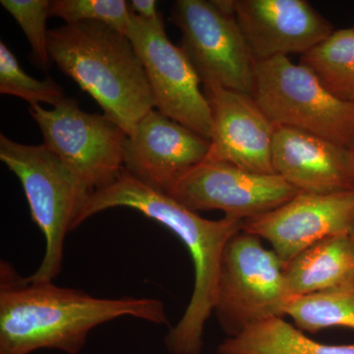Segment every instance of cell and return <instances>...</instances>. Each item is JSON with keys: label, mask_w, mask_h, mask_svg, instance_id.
Here are the masks:
<instances>
[{"label": "cell", "mask_w": 354, "mask_h": 354, "mask_svg": "<svg viewBox=\"0 0 354 354\" xmlns=\"http://www.w3.org/2000/svg\"><path fill=\"white\" fill-rule=\"evenodd\" d=\"M118 207L135 209L169 228L189 252L194 266L193 293L183 318L165 342L171 354L201 353L205 325L214 312L221 254L227 241L243 230L244 221L227 216L207 220L123 169L111 185L90 195L77 227L95 214Z\"/></svg>", "instance_id": "2"}, {"label": "cell", "mask_w": 354, "mask_h": 354, "mask_svg": "<svg viewBox=\"0 0 354 354\" xmlns=\"http://www.w3.org/2000/svg\"><path fill=\"white\" fill-rule=\"evenodd\" d=\"M292 297L285 263L263 246L259 236L242 230L227 241L218 268L214 312L230 337L257 324L283 318Z\"/></svg>", "instance_id": "5"}, {"label": "cell", "mask_w": 354, "mask_h": 354, "mask_svg": "<svg viewBox=\"0 0 354 354\" xmlns=\"http://www.w3.org/2000/svg\"><path fill=\"white\" fill-rule=\"evenodd\" d=\"M211 143L153 109L128 138L124 169L141 183L167 193L206 160Z\"/></svg>", "instance_id": "13"}, {"label": "cell", "mask_w": 354, "mask_h": 354, "mask_svg": "<svg viewBox=\"0 0 354 354\" xmlns=\"http://www.w3.org/2000/svg\"><path fill=\"white\" fill-rule=\"evenodd\" d=\"M128 3L132 13L141 19L157 21L162 18V14L158 11L156 0H131Z\"/></svg>", "instance_id": "23"}, {"label": "cell", "mask_w": 354, "mask_h": 354, "mask_svg": "<svg viewBox=\"0 0 354 354\" xmlns=\"http://www.w3.org/2000/svg\"><path fill=\"white\" fill-rule=\"evenodd\" d=\"M0 93L20 97L30 106L44 102L55 106L65 99L64 90L50 77L39 81L28 75L3 41L0 43Z\"/></svg>", "instance_id": "20"}, {"label": "cell", "mask_w": 354, "mask_h": 354, "mask_svg": "<svg viewBox=\"0 0 354 354\" xmlns=\"http://www.w3.org/2000/svg\"><path fill=\"white\" fill-rule=\"evenodd\" d=\"M353 29H354V26H353Z\"/></svg>", "instance_id": "26"}, {"label": "cell", "mask_w": 354, "mask_h": 354, "mask_svg": "<svg viewBox=\"0 0 354 354\" xmlns=\"http://www.w3.org/2000/svg\"><path fill=\"white\" fill-rule=\"evenodd\" d=\"M127 36L145 69L156 109L209 141L213 120L208 99L189 58L167 38L164 19L146 21L132 13Z\"/></svg>", "instance_id": "9"}, {"label": "cell", "mask_w": 354, "mask_h": 354, "mask_svg": "<svg viewBox=\"0 0 354 354\" xmlns=\"http://www.w3.org/2000/svg\"><path fill=\"white\" fill-rule=\"evenodd\" d=\"M29 113L55 153L93 194L108 187L124 169L128 135L106 115L83 111L65 97L53 109L30 106Z\"/></svg>", "instance_id": "7"}, {"label": "cell", "mask_w": 354, "mask_h": 354, "mask_svg": "<svg viewBox=\"0 0 354 354\" xmlns=\"http://www.w3.org/2000/svg\"><path fill=\"white\" fill-rule=\"evenodd\" d=\"M253 97L274 127L293 128L351 149L354 104L342 101L308 67L279 57L255 62Z\"/></svg>", "instance_id": "6"}, {"label": "cell", "mask_w": 354, "mask_h": 354, "mask_svg": "<svg viewBox=\"0 0 354 354\" xmlns=\"http://www.w3.org/2000/svg\"><path fill=\"white\" fill-rule=\"evenodd\" d=\"M349 236H351V241H353L354 244V225L353 227H351V232H349Z\"/></svg>", "instance_id": "24"}, {"label": "cell", "mask_w": 354, "mask_h": 354, "mask_svg": "<svg viewBox=\"0 0 354 354\" xmlns=\"http://www.w3.org/2000/svg\"><path fill=\"white\" fill-rule=\"evenodd\" d=\"M234 16L255 62L302 57L335 31L306 0H234Z\"/></svg>", "instance_id": "12"}, {"label": "cell", "mask_w": 354, "mask_h": 354, "mask_svg": "<svg viewBox=\"0 0 354 354\" xmlns=\"http://www.w3.org/2000/svg\"><path fill=\"white\" fill-rule=\"evenodd\" d=\"M0 3L24 32L37 64L48 69L50 58L46 19L50 17V0H1Z\"/></svg>", "instance_id": "22"}, {"label": "cell", "mask_w": 354, "mask_h": 354, "mask_svg": "<svg viewBox=\"0 0 354 354\" xmlns=\"http://www.w3.org/2000/svg\"><path fill=\"white\" fill-rule=\"evenodd\" d=\"M293 297L332 290L354 279V244L349 234L317 242L285 264Z\"/></svg>", "instance_id": "16"}, {"label": "cell", "mask_w": 354, "mask_h": 354, "mask_svg": "<svg viewBox=\"0 0 354 354\" xmlns=\"http://www.w3.org/2000/svg\"><path fill=\"white\" fill-rule=\"evenodd\" d=\"M353 225L354 189L298 193L279 208L244 221L243 230L269 242L286 264L317 242L349 234Z\"/></svg>", "instance_id": "11"}, {"label": "cell", "mask_w": 354, "mask_h": 354, "mask_svg": "<svg viewBox=\"0 0 354 354\" xmlns=\"http://www.w3.org/2000/svg\"><path fill=\"white\" fill-rule=\"evenodd\" d=\"M218 353L354 354V344H322L310 339L283 318H274L225 339L218 346Z\"/></svg>", "instance_id": "17"}, {"label": "cell", "mask_w": 354, "mask_h": 354, "mask_svg": "<svg viewBox=\"0 0 354 354\" xmlns=\"http://www.w3.org/2000/svg\"><path fill=\"white\" fill-rule=\"evenodd\" d=\"M351 153H353V160H354V144L353 147L351 148Z\"/></svg>", "instance_id": "25"}, {"label": "cell", "mask_w": 354, "mask_h": 354, "mask_svg": "<svg viewBox=\"0 0 354 354\" xmlns=\"http://www.w3.org/2000/svg\"><path fill=\"white\" fill-rule=\"evenodd\" d=\"M50 16L62 18L66 24L102 23L125 36L132 23V12L125 0H53Z\"/></svg>", "instance_id": "21"}, {"label": "cell", "mask_w": 354, "mask_h": 354, "mask_svg": "<svg viewBox=\"0 0 354 354\" xmlns=\"http://www.w3.org/2000/svg\"><path fill=\"white\" fill-rule=\"evenodd\" d=\"M300 191L278 174L244 171L223 160L206 158L167 192L191 211H221L246 221L286 204Z\"/></svg>", "instance_id": "10"}, {"label": "cell", "mask_w": 354, "mask_h": 354, "mask_svg": "<svg viewBox=\"0 0 354 354\" xmlns=\"http://www.w3.org/2000/svg\"><path fill=\"white\" fill-rule=\"evenodd\" d=\"M300 64L308 67L321 83L342 101L354 104V29L334 32L306 55Z\"/></svg>", "instance_id": "18"}, {"label": "cell", "mask_w": 354, "mask_h": 354, "mask_svg": "<svg viewBox=\"0 0 354 354\" xmlns=\"http://www.w3.org/2000/svg\"><path fill=\"white\" fill-rule=\"evenodd\" d=\"M120 317L169 325L157 298L95 297L53 281L23 278L6 261L0 263V354H31L57 349L82 351L91 330Z\"/></svg>", "instance_id": "1"}, {"label": "cell", "mask_w": 354, "mask_h": 354, "mask_svg": "<svg viewBox=\"0 0 354 354\" xmlns=\"http://www.w3.org/2000/svg\"><path fill=\"white\" fill-rule=\"evenodd\" d=\"M286 314L302 332L316 334L333 327L354 330V279L332 290L292 297Z\"/></svg>", "instance_id": "19"}, {"label": "cell", "mask_w": 354, "mask_h": 354, "mask_svg": "<svg viewBox=\"0 0 354 354\" xmlns=\"http://www.w3.org/2000/svg\"><path fill=\"white\" fill-rule=\"evenodd\" d=\"M272 167L300 192L333 194L354 189L351 149L290 127H274Z\"/></svg>", "instance_id": "15"}, {"label": "cell", "mask_w": 354, "mask_h": 354, "mask_svg": "<svg viewBox=\"0 0 354 354\" xmlns=\"http://www.w3.org/2000/svg\"><path fill=\"white\" fill-rule=\"evenodd\" d=\"M171 20L205 87L253 94L255 59L234 13L221 10L215 0H177Z\"/></svg>", "instance_id": "8"}, {"label": "cell", "mask_w": 354, "mask_h": 354, "mask_svg": "<svg viewBox=\"0 0 354 354\" xmlns=\"http://www.w3.org/2000/svg\"><path fill=\"white\" fill-rule=\"evenodd\" d=\"M48 55L131 136L156 109L141 59L127 36L99 22L65 24L48 31Z\"/></svg>", "instance_id": "3"}, {"label": "cell", "mask_w": 354, "mask_h": 354, "mask_svg": "<svg viewBox=\"0 0 354 354\" xmlns=\"http://www.w3.org/2000/svg\"><path fill=\"white\" fill-rule=\"evenodd\" d=\"M0 160L22 184L32 221L46 241L43 261L28 278L53 281L62 272L65 237L77 227L91 193L44 144L24 145L1 134Z\"/></svg>", "instance_id": "4"}, {"label": "cell", "mask_w": 354, "mask_h": 354, "mask_svg": "<svg viewBox=\"0 0 354 354\" xmlns=\"http://www.w3.org/2000/svg\"><path fill=\"white\" fill-rule=\"evenodd\" d=\"M213 120L208 157L244 171L276 174L272 167L274 127L252 95L205 87Z\"/></svg>", "instance_id": "14"}]
</instances>
